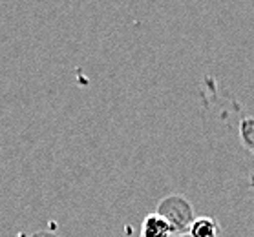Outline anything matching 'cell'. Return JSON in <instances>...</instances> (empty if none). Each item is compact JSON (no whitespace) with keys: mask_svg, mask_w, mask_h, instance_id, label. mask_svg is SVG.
Listing matches in <instances>:
<instances>
[{"mask_svg":"<svg viewBox=\"0 0 254 237\" xmlns=\"http://www.w3.org/2000/svg\"><path fill=\"white\" fill-rule=\"evenodd\" d=\"M157 215H161L167 221L172 234H187L190 228L192 221L196 219L194 206L185 195L172 193V195L163 197L157 204Z\"/></svg>","mask_w":254,"mask_h":237,"instance_id":"obj_1","label":"cell"},{"mask_svg":"<svg viewBox=\"0 0 254 237\" xmlns=\"http://www.w3.org/2000/svg\"><path fill=\"white\" fill-rule=\"evenodd\" d=\"M172 230L161 215L146 214L141 225V237H172Z\"/></svg>","mask_w":254,"mask_h":237,"instance_id":"obj_2","label":"cell"},{"mask_svg":"<svg viewBox=\"0 0 254 237\" xmlns=\"http://www.w3.org/2000/svg\"><path fill=\"white\" fill-rule=\"evenodd\" d=\"M221 226L220 223L210 217V215H199L192 221L190 228H189V236L190 237H220Z\"/></svg>","mask_w":254,"mask_h":237,"instance_id":"obj_3","label":"cell"},{"mask_svg":"<svg viewBox=\"0 0 254 237\" xmlns=\"http://www.w3.org/2000/svg\"><path fill=\"white\" fill-rule=\"evenodd\" d=\"M240 139L245 150H249L254 155V117L245 115L240 121Z\"/></svg>","mask_w":254,"mask_h":237,"instance_id":"obj_4","label":"cell"},{"mask_svg":"<svg viewBox=\"0 0 254 237\" xmlns=\"http://www.w3.org/2000/svg\"><path fill=\"white\" fill-rule=\"evenodd\" d=\"M31 237H59V236H57V234H53V232H46V230H44V232H35Z\"/></svg>","mask_w":254,"mask_h":237,"instance_id":"obj_5","label":"cell"},{"mask_svg":"<svg viewBox=\"0 0 254 237\" xmlns=\"http://www.w3.org/2000/svg\"><path fill=\"white\" fill-rule=\"evenodd\" d=\"M172 237H190V236H189V232H187V234H176V236H172Z\"/></svg>","mask_w":254,"mask_h":237,"instance_id":"obj_6","label":"cell"},{"mask_svg":"<svg viewBox=\"0 0 254 237\" xmlns=\"http://www.w3.org/2000/svg\"><path fill=\"white\" fill-rule=\"evenodd\" d=\"M253 185H254V181H253Z\"/></svg>","mask_w":254,"mask_h":237,"instance_id":"obj_7","label":"cell"}]
</instances>
